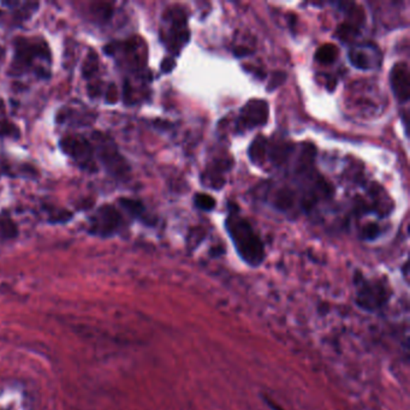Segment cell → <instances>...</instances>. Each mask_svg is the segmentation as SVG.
Returning a JSON list of instances; mask_svg holds the SVG:
<instances>
[{
  "label": "cell",
  "mask_w": 410,
  "mask_h": 410,
  "mask_svg": "<svg viewBox=\"0 0 410 410\" xmlns=\"http://www.w3.org/2000/svg\"><path fill=\"white\" fill-rule=\"evenodd\" d=\"M225 227L239 257L252 267L260 266L265 260L264 243L248 220L239 215L236 207H230Z\"/></svg>",
  "instance_id": "1"
},
{
  "label": "cell",
  "mask_w": 410,
  "mask_h": 410,
  "mask_svg": "<svg viewBox=\"0 0 410 410\" xmlns=\"http://www.w3.org/2000/svg\"><path fill=\"white\" fill-rule=\"evenodd\" d=\"M38 62H41L43 64L51 63V51L48 43L41 38H16L11 73L23 75L34 71L38 76H48V71L40 68Z\"/></svg>",
  "instance_id": "2"
},
{
  "label": "cell",
  "mask_w": 410,
  "mask_h": 410,
  "mask_svg": "<svg viewBox=\"0 0 410 410\" xmlns=\"http://www.w3.org/2000/svg\"><path fill=\"white\" fill-rule=\"evenodd\" d=\"M162 43L174 55H178L181 50L188 43L189 30L187 27V16L182 9H167L162 17Z\"/></svg>",
  "instance_id": "3"
},
{
  "label": "cell",
  "mask_w": 410,
  "mask_h": 410,
  "mask_svg": "<svg viewBox=\"0 0 410 410\" xmlns=\"http://www.w3.org/2000/svg\"><path fill=\"white\" fill-rule=\"evenodd\" d=\"M59 146L80 167L86 170H95L94 150L85 137L68 135L60 140Z\"/></svg>",
  "instance_id": "4"
},
{
  "label": "cell",
  "mask_w": 410,
  "mask_h": 410,
  "mask_svg": "<svg viewBox=\"0 0 410 410\" xmlns=\"http://www.w3.org/2000/svg\"><path fill=\"white\" fill-rule=\"evenodd\" d=\"M356 288H358V304L360 307L367 311H376L384 306L389 294L381 283L371 282L363 277L356 278Z\"/></svg>",
  "instance_id": "5"
},
{
  "label": "cell",
  "mask_w": 410,
  "mask_h": 410,
  "mask_svg": "<svg viewBox=\"0 0 410 410\" xmlns=\"http://www.w3.org/2000/svg\"><path fill=\"white\" fill-rule=\"evenodd\" d=\"M269 104L266 103L265 100H260V99L249 100L239 112V120L236 123L237 132L242 134L244 132H250L257 127L265 125L269 120Z\"/></svg>",
  "instance_id": "6"
},
{
  "label": "cell",
  "mask_w": 410,
  "mask_h": 410,
  "mask_svg": "<svg viewBox=\"0 0 410 410\" xmlns=\"http://www.w3.org/2000/svg\"><path fill=\"white\" fill-rule=\"evenodd\" d=\"M123 225L120 212L111 205H104L90 218V232L100 237L115 235Z\"/></svg>",
  "instance_id": "7"
},
{
  "label": "cell",
  "mask_w": 410,
  "mask_h": 410,
  "mask_svg": "<svg viewBox=\"0 0 410 410\" xmlns=\"http://www.w3.org/2000/svg\"><path fill=\"white\" fill-rule=\"evenodd\" d=\"M99 158L101 160L107 171L117 178H125L129 174L128 162L120 155L113 143L107 141L100 142L98 150Z\"/></svg>",
  "instance_id": "8"
},
{
  "label": "cell",
  "mask_w": 410,
  "mask_h": 410,
  "mask_svg": "<svg viewBox=\"0 0 410 410\" xmlns=\"http://www.w3.org/2000/svg\"><path fill=\"white\" fill-rule=\"evenodd\" d=\"M349 62L355 68L368 70L381 65V55L379 50L373 45H360L351 48L349 53Z\"/></svg>",
  "instance_id": "9"
},
{
  "label": "cell",
  "mask_w": 410,
  "mask_h": 410,
  "mask_svg": "<svg viewBox=\"0 0 410 410\" xmlns=\"http://www.w3.org/2000/svg\"><path fill=\"white\" fill-rule=\"evenodd\" d=\"M110 51H120L129 68L140 69L145 64V56L142 53L145 50L141 48V41L137 38H132L123 43H115V45L106 46V52Z\"/></svg>",
  "instance_id": "10"
},
{
  "label": "cell",
  "mask_w": 410,
  "mask_h": 410,
  "mask_svg": "<svg viewBox=\"0 0 410 410\" xmlns=\"http://www.w3.org/2000/svg\"><path fill=\"white\" fill-rule=\"evenodd\" d=\"M390 83L393 95L400 103H407L409 100L410 82L409 69L406 63H397L393 65L390 73Z\"/></svg>",
  "instance_id": "11"
},
{
  "label": "cell",
  "mask_w": 410,
  "mask_h": 410,
  "mask_svg": "<svg viewBox=\"0 0 410 410\" xmlns=\"http://www.w3.org/2000/svg\"><path fill=\"white\" fill-rule=\"evenodd\" d=\"M267 154V141L264 136H257L249 147L248 157L255 165H260Z\"/></svg>",
  "instance_id": "12"
},
{
  "label": "cell",
  "mask_w": 410,
  "mask_h": 410,
  "mask_svg": "<svg viewBox=\"0 0 410 410\" xmlns=\"http://www.w3.org/2000/svg\"><path fill=\"white\" fill-rule=\"evenodd\" d=\"M120 204L130 215H133L134 218L147 220L145 206L142 205V202L140 201L123 197V199H120Z\"/></svg>",
  "instance_id": "13"
},
{
  "label": "cell",
  "mask_w": 410,
  "mask_h": 410,
  "mask_svg": "<svg viewBox=\"0 0 410 410\" xmlns=\"http://www.w3.org/2000/svg\"><path fill=\"white\" fill-rule=\"evenodd\" d=\"M337 46H334L332 43H326V45L321 46V48L316 52V59L318 60L320 64H332V63L337 59Z\"/></svg>",
  "instance_id": "14"
},
{
  "label": "cell",
  "mask_w": 410,
  "mask_h": 410,
  "mask_svg": "<svg viewBox=\"0 0 410 410\" xmlns=\"http://www.w3.org/2000/svg\"><path fill=\"white\" fill-rule=\"evenodd\" d=\"M90 10L92 16L98 21V23L108 21L113 15L112 5L107 3H93L90 4Z\"/></svg>",
  "instance_id": "15"
},
{
  "label": "cell",
  "mask_w": 410,
  "mask_h": 410,
  "mask_svg": "<svg viewBox=\"0 0 410 410\" xmlns=\"http://www.w3.org/2000/svg\"><path fill=\"white\" fill-rule=\"evenodd\" d=\"M294 205V194L289 189L278 190L274 197V206L279 210L286 211Z\"/></svg>",
  "instance_id": "16"
},
{
  "label": "cell",
  "mask_w": 410,
  "mask_h": 410,
  "mask_svg": "<svg viewBox=\"0 0 410 410\" xmlns=\"http://www.w3.org/2000/svg\"><path fill=\"white\" fill-rule=\"evenodd\" d=\"M99 70V57L93 50L90 51L87 56L83 66H82V73L86 78H92Z\"/></svg>",
  "instance_id": "17"
},
{
  "label": "cell",
  "mask_w": 410,
  "mask_h": 410,
  "mask_svg": "<svg viewBox=\"0 0 410 410\" xmlns=\"http://www.w3.org/2000/svg\"><path fill=\"white\" fill-rule=\"evenodd\" d=\"M0 235L3 239H15L18 235L17 225L13 219L6 217L0 218Z\"/></svg>",
  "instance_id": "18"
},
{
  "label": "cell",
  "mask_w": 410,
  "mask_h": 410,
  "mask_svg": "<svg viewBox=\"0 0 410 410\" xmlns=\"http://www.w3.org/2000/svg\"><path fill=\"white\" fill-rule=\"evenodd\" d=\"M194 202L199 210L206 212H210L215 207V200L208 194H197L194 197Z\"/></svg>",
  "instance_id": "19"
},
{
  "label": "cell",
  "mask_w": 410,
  "mask_h": 410,
  "mask_svg": "<svg viewBox=\"0 0 410 410\" xmlns=\"http://www.w3.org/2000/svg\"><path fill=\"white\" fill-rule=\"evenodd\" d=\"M0 136L18 139L20 137V129L9 120H1L0 122Z\"/></svg>",
  "instance_id": "20"
},
{
  "label": "cell",
  "mask_w": 410,
  "mask_h": 410,
  "mask_svg": "<svg viewBox=\"0 0 410 410\" xmlns=\"http://www.w3.org/2000/svg\"><path fill=\"white\" fill-rule=\"evenodd\" d=\"M381 235V227L378 224L371 222L366 227H363L362 230V239H368V241H373L376 239L378 236Z\"/></svg>",
  "instance_id": "21"
},
{
  "label": "cell",
  "mask_w": 410,
  "mask_h": 410,
  "mask_svg": "<svg viewBox=\"0 0 410 410\" xmlns=\"http://www.w3.org/2000/svg\"><path fill=\"white\" fill-rule=\"evenodd\" d=\"M285 80L286 73L283 71L272 73V77L269 78V85H267V90L272 92V90H277L278 87L282 86Z\"/></svg>",
  "instance_id": "22"
},
{
  "label": "cell",
  "mask_w": 410,
  "mask_h": 410,
  "mask_svg": "<svg viewBox=\"0 0 410 410\" xmlns=\"http://www.w3.org/2000/svg\"><path fill=\"white\" fill-rule=\"evenodd\" d=\"M117 99H118V90H117V87H115V85L111 83V85H110V87L107 88V103L115 104V101H117Z\"/></svg>",
  "instance_id": "23"
},
{
  "label": "cell",
  "mask_w": 410,
  "mask_h": 410,
  "mask_svg": "<svg viewBox=\"0 0 410 410\" xmlns=\"http://www.w3.org/2000/svg\"><path fill=\"white\" fill-rule=\"evenodd\" d=\"M176 60L172 57H167L162 62V71L164 73H171L172 70L175 69Z\"/></svg>",
  "instance_id": "24"
},
{
  "label": "cell",
  "mask_w": 410,
  "mask_h": 410,
  "mask_svg": "<svg viewBox=\"0 0 410 410\" xmlns=\"http://www.w3.org/2000/svg\"><path fill=\"white\" fill-rule=\"evenodd\" d=\"M250 53H252V52L249 51L248 48H236L235 51H234V55H235L236 57H239V58H241V57L248 56Z\"/></svg>",
  "instance_id": "25"
},
{
  "label": "cell",
  "mask_w": 410,
  "mask_h": 410,
  "mask_svg": "<svg viewBox=\"0 0 410 410\" xmlns=\"http://www.w3.org/2000/svg\"><path fill=\"white\" fill-rule=\"evenodd\" d=\"M0 56H1V48H0Z\"/></svg>",
  "instance_id": "26"
}]
</instances>
